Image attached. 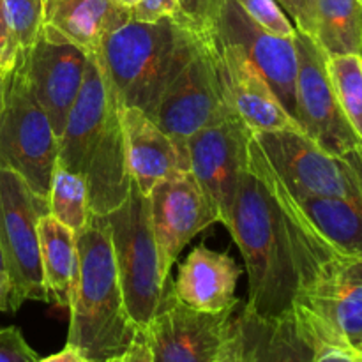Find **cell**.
Listing matches in <instances>:
<instances>
[{
    "label": "cell",
    "instance_id": "cell-1",
    "mask_svg": "<svg viewBox=\"0 0 362 362\" xmlns=\"http://www.w3.org/2000/svg\"><path fill=\"white\" fill-rule=\"evenodd\" d=\"M225 226L247 271L244 311L260 318L288 313L318 267L336 253L285 200L255 138Z\"/></svg>",
    "mask_w": 362,
    "mask_h": 362
},
{
    "label": "cell",
    "instance_id": "cell-2",
    "mask_svg": "<svg viewBox=\"0 0 362 362\" xmlns=\"http://www.w3.org/2000/svg\"><path fill=\"white\" fill-rule=\"evenodd\" d=\"M120 108L98 55L88 53L83 85L59 138L57 165L83 177L94 214H110L129 194Z\"/></svg>",
    "mask_w": 362,
    "mask_h": 362
},
{
    "label": "cell",
    "instance_id": "cell-3",
    "mask_svg": "<svg viewBox=\"0 0 362 362\" xmlns=\"http://www.w3.org/2000/svg\"><path fill=\"white\" fill-rule=\"evenodd\" d=\"M202 39L204 35L182 18H131L108 32L94 53L120 105L141 110L152 119L163 94L189 62Z\"/></svg>",
    "mask_w": 362,
    "mask_h": 362
},
{
    "label": "cell",
    "instance_id": "cell-4",
    "mask_svg": "<svg viewBox=\"0 0 362 362\" xmlns=\"http://www.w3.org/2000/svg\"><path fill=\"white\" fill-rule=\"evenodd\" d=\"M78 279L69 304L66 345L88 362H106L122 354L140 329L127 313L106 216L88 214L76 232Z\"/></svg>",
    "mask_w": 362,
    "mask_h": 362
},
{
    "label": "cell",
    "instance_id": "cell-5",
    "mask_svg": "<svg viewBox=\"0 0 362 362\" xmlns=\"http://www.w3.org/2000/svg\"><path fill=\"white\" fill-rule=\"evenodd\" d=\"M127 313L140 331L177 300L172 278L159 271L148 197L131 180L126 200L106 214Z\"/></svg>",
    "mask_w": 362,
    "mask_h": 362
},
{
    "label": "cell",
    "instance_id": "cell-6",
    "mask_svg": "<svg viewBox=\"0 0 362 362\" xmlns=\"http://www.w3.org/2000/svg\"><path fill=\"white\" fill-rule=\"evenodd\" d=\"M59 138L37 99L32 94L20 64L4 76L0 110V168L16 172L32 193L48 205L57 165Z\"/></svg>",
    "mask_w": 362,
    "mask_h": 362
},
{
    "label": "cell",
    "instance_id": "cell-7",
    "mask_svg": "<svg viewBox=\"0 0 362 362\" xmlns=\"http://www.w3.org/2000/svg\"><path fill=\"white\" fill-rule=\"evenodd\" d=\"M292 310L317 346H361L362 255L336 251L300 290Z\"/></svg>",
    "mask_w": 362,
    "mask_h": 362
},
{
    "label": "cell",
    "instance_id": "cell-8",
    "mask_svg": "<svg viewBox=\"0 0 362 362\" xmlns=\"http://www.w3.org/2000/svg\"><path fill=\"white\" fill-rule=\"evenodd\" d=\"M237 115L226 92L216 39L204 37L179 76L163 94L154 120L187 161V141L204 127Z\"/></svg>",
    "mask_w": 362,
    "mask_h": 362
},
{
    "label": "cell",
    "instance_id": "cell-9",
    "mask_svg": "<svg viewBox=\"0 0 362 362\" xmlns=\"http://www.w3.org/2000/svg\"><path fill=\"white\" fill-rule=\"evenodd\" d=\"M265 159L296 197L339 198L362 189V148L336 156L300 129L255 133Z\"/></svg>",
    "mask_w": 362,
    "mask_h": 362
},
{
    "label": "cell",
    "instance_id": "cell-10",
    "mask_svg": "<svg viewBox=\"0 0 362 362\" xmlns=\"http://www.w3.org/2000/svg\"><path fill=\"white\" fill-rule=\"evenodd\" d=\"M49 212L16 172L0 168V250L13 285V308L27 300L49 303L39 253L37 223Z\"/></svg>",
    "mask_w": 362,
    "mask_h": 362
},
{
    "label": "cell",
    "instance_id": "cell-11",
    "mask_svg": "<svg viewBox=\"0 0 362 362\" xmlns=\"http://www.w3.org/2000/svg\"><path fill=\"white\" fill-rule=\"evenodd\" d=\"M297 90L296 122L318 147L343 156L362 148V141L345 119L329 76L327 55L306 34H296Z\"/></svg>",
    "mask_w": 362,
    "mask_h": 362
},
{
    "label": "cell",
    "instance_id": "cell-12",
    "mask_svg": "<svg viewBox=\"0 0 362 362\" xmlns=\"http://www.w3.org/2000/svg\"><path fill=\"white\" fill-rule=\"evenodd\" d=\"M251 138L250 127L233 115L204 127L187 141L189 172L221 225L228 221L240 175L247 166Z\"/></svg>",
    "mask_w": 362,
    "mask_h": 362
},
{
    "label": "cell",
    "instance_id": "cell-13",
    "mask_svg": "<svg viewBox=\"0 0 362 362\" xmlns=\"http://www.w3.org/2000/svg\"><path fill=\"white\" fill-rule=\"evenodd\" d=\"M148 209L158 246L159 271L163 278L170 279L172 267L184 247L194 235L218 223V216L191 172L152 187Z\"/></svg>",
    "mask_w": 362,
    "mask_h": 362
},
{
    "label": "cell",
    "instance_id": "cell-14",
    "mask_svg": "<svg viewBox=\"0 0 362 362\" xmlns=\"http://www.w3.org/2000/svg\"><path fill=\"white\" fill-rule=\"evenodd\" d=\"M235 308L207 313L175 300L145 329L154 362L218 361L232 338Z\"/></svg>",
    "mask_w": 362,
    "mask_h": 362
},
{
    "label": "cell",
    "instance_id": "cell-15",
    "mask_svg": "<svg viewBox=\"0 0 362 362\" xmlns=\"http://www.w3.org/2000/svg\"><path fill=\"white\" fill-rule=\"evenodd\" d=\"M88 52L66 39L41 32L20 66L32 94L60 138L87 73Z\"/></svg>",
    "mask_w": 362,
    "mask_h": 362
},
{
    "label": "cell",
    "instance_id": "cell-16",
    "mask_svg": "<svg viewBox=\"0 0 362 362\" xmlns=\"http://www.w3.org/2000/svg\"><path fill=\"white\" fill-rule=\"evenodd\" d=\"M216 39L235 45L246 53L271 85L283 108L296 119L297 48L296 37H283L255 23L235 0L223 2Z\"/></svg>",
    "mask_w": 362,
    "mask_h": 362
},
{
    "label": "cell",
    "instance_id": "cell-17",
    "mask_svg": "<svg viewBox=\"0 0 362 362\" xmlns=\"http://www.w3.org/2000/svg\"><path fill=\"white\" fill-rule=\"evenodd\" d=\"M216 45L230 103L251 133L300 129L246 53L239 46L218 39Z\"/></svg>",
    "mask_w": 362,
    "mask_h": 362
},
{
    "label": "cell",
    "instance_id": "cell-18",
    "mask_svg": "<svg viewBox=\"0 0 362 362\" xmlns=\"http://www.w3.org/2000/svg\"><path fill=\"white\" fill-rule=\"evenodd\" d=\"M131 180L148 197L163 180L189 172L172 138L141 110L120 108Z\"/></svg>",
    "mask_w": 362,
    "mask_h": 362
},
{
    "label": "cell",
    "instance_id": "cell-19",
    "mask_svg": "<svg viewBox=\"0 0 362 362\" xmlns=\"http://www.w3.org/2000/svg\"><path fill=\"white\" fill-rule=\"evenodd\" d=\"M239 278V265L228 253L200 244L179 265L173 292L179 303L193 310L219 313L239 304L235 299Z\"/></svg>",
    "mask_w": 362,
    "mask_h": 362
},
{
    "label": "cell",
    "instance_id": "cell-20",
    "mask_svg": "<svg viewBox=\"0 0 362 362\" xmlns=\"http://www.w3.org/2000/svg\"><path fill=\"white\" fill-rule=\"evenodd\" d=\"M131 18L133 11L113 0H42L41 32L94 53L108 32Z\"/></svg>",
    "mask_w": 362,
    "mask_h": 362
},
{
    "label": "cell",
    "instance_id": "cell-21",
    "mask_svg": "<svg viewBox=\"0 0 362 362\" xmlns=\"http://www.w3.org/2000/svg\"><path fill=\"white\" fill-rule=\"evenodd\" d=\"M243 362H313L317 345L290 310L276 318H260L247 311L237 317Z\"/></svg>",
    "mask_w": 362,
    "mask_h": 362
},
{
    "label": "cell",
    "instance_id": "cell-22",
    "mask_svg": "<svg viewBox=\"0 0 362 362\" xmlns=\"http://www.w3.org/2000/svg\"><path fill=\"white\" fill-rule=\"evenodd\" d=\"M272 175L285 200L322 240L338 253L362 255V189L339 198L296 197L274 170Z\"/></svg>",
    "mask_w": 362,
    "mask_h": 362
},
{
    "label": "cell",
    "instance_id": "cell-23",
    "mask_svg": "<svg viewBox=\"0 0 362 362\" xmlns=\"http://www.w3.org/2000/svg\"><path fill=\"white\" fill-rule=\"evenodd\" d=\"M37 233L42 276L49 303L69 310L78 279L76 233L49 212L39 218Z\"/></svg>",
    "mask_w": 362,
    "mask_h": 362
},
{
    "label": "cell",
    "instance_id": "cell-24",
    "mask_svg": "<svg viewBox=\"0 0 362 362\" xmlns=\"http://www.w3.org/2000/svg\"><path fill=\"white\" fill-rule=\"evenodd\" d=\"M310 37L327 57L362 55V4L359 0H317Z\"/></svg>",
    "mask_w": 362,
    "mask_h": 362
},
{
    "label": "cell",
    "instance_id": "cell-25",
    "mask_svg": "<svg viewBox=\"0 0 362 362\" xmlns=\"http://www.w3.org/2000/svg\"><path fill=\"white\" fill-rule=\"evenodd\" d=\"M42 28V0H0V71L20 64Z\"/></svg>",
    "mask_w": 362,
    "mask_h": 362
},
{
    "label": "cell",
    "instance_id": "cell-26",
    "mask_svg": "<svg viewBox=\"0 0 362 362\" xmlns=\"http://www.w3.org/2000/svg\"><path fill=\"white\" fill-rule=\"evenodd\" d=\"M48 209L49 214L59 219L62 225L73 230L74 233L80 232L90 214L88 189L83 177L55 165L52 186H49Z\"/></svg>",
    "mask_w": 362,
    "mask_h": 362
},
{
    "label": "cell",
    "instance_id": "cell-27",
    "mask_svg": "<svg viewBox=\"0 0 362 362\" xmlns=\"http://www.w3.org/2000/svg\"><path fill=\"white\" fill-rule=\"evenodd\" d=\"M327 67L343 115L362 141V55L327 57Z\"/></svg>",
    "mask_w": 362,
    "mask_h": 362
},
{
    "label": "cell",
    "instance_id": "cell-28",
    "mask_svg": "<svg viewBox=\"0 0 362 362\" xmlns=\"http://www.w3.org/2000/svg\"><path fill=\"white\" fill-rule=\"evenodd\" d=\"M240 9L265 30L283 37H296L297 30L276 0H235Z\"/></svg>",
    "mask_w": 362,
    "mask_h": 362
},
{
    "label": "cell",
    "instance_id": "cell-29",
    "mask_svg": "<svg viewBox=\"0 0 362 362\" xmlns=\"http://www.w3.org/2000/svg\"><path fill=\"white\" fill-rule=\"evenodd\" d=\"M180 16L204 37L216 39L219 14L225 0H177Z\"/></svg>",
    "mask_w": 362,
    "mask_h": 362
},
{
    "label": "cell",
    "instance_id": "cell-30",
    "mask_svg": "<svg viewBox=\"0 0 362 362\" xmlns=\"http://www.w3.org/2000/svg\"><path fill=\"white\" fill-rule=\"evenodd\" d=\"M39 356L18 327H0V362H37Z\"/></svg>",
    "mask_w": 362,
    "mask_h": 362
},
{
    "label": "cell",
    "instance_id": "cell-31",
    "mask_svg": "<svg viewBox=\"0 0 362 362\" xmlns=\"http://www.w3.org/2000/svg\"><path fill=\"white\" fill-rule=\"evenodd\" d=\"M279 4L297 32L311 35L315 27V9L317 0H276Z\"/></svg>",
    "mask_w": 362,
    "mask_h": 362
},
{
    "label": "cell",
    "instance_id": "cell-32",
    "mask_svg": "<svg viewBox=\"0 0 362 362\" xmlns=\"http://www.w3.org/2000/svg\"><path fill=\"white\" fill-rule=\"evenodd\" d=\"M166 16L182 18L177 0H141L133 11V18L140 21H156Z\"/></svg>",
    "mask_w": 362,
    "mask_h": 362
},
{
    "label": "cell",
    "instance_id": "cell-33",
    "mask_svg": "<svg viewBox=\"0 0 362 362\" xmlns=\"http://www.w3.org/2000/svg\"><path fill=\"white\" fill-rule=\"evenodd\" d=\"M106 362H154L145 331H138L134 339L131 341V345L122 354L112 357V359H108Z\"/></svg>",
    "mask_w": 362,
    "mask_h": 362
},
{
    "label": "cell",
    "instance_id": "cell-34",
    "mask_svg": "<svg viewBox=\"0 0 362 362\" xmlns=\"http://www.w3.org/2000/svg\"><path fill=\"white\" fill-rule=\"evenodd\" d=\"M313 362H356L354 350L341 349V346L320 345L317 346Z\"/></svg>",
    "mask_w": 362,
    "mask_h": 362
},
{
    "label": "cell",
    "instance_id": "cell-35",
    "mask_svg": "<svg viewBox=\"0 0 362 362\" xmlns=\"http://www.w3.org/2000/svg\"><path fill=\"white\" fill-rule=\"evenodd\" d=\"M216 362H243V350H240L239 331H237V317L235 324H233L232 338H230L228 345L225 346V350H223V354Z\"/></svg>",
    "mask_w": 362,
    "mask_h": 362
},
{
    "label": "cell",
    "instance_id": "cell-36",
    "mask_svg": "<svg viewBox=\"0 0 362 362\" xmlns=\"http://www.w3.org/2000/svg\"><path fill=\"white\" fill-rule=\"evenodd\" d=\"M0 313H14L13 285L6 272H0Z\"/></svg>",
    "mask_w": 362,
    "mask_h": 362
},
{
    "label": "cell",
    "instance_id": "cell-37",
    "mask_svg": "<svg viewBox=\"0 0 362 362\" xmlns=\"http://www.w3.org/2000/svg\"><path fill=\"white\" fill-rule=\"evenodd\" d=\"M37 362H88L87 357L81 352H78L74 346L66 345L60 352L53 354V356L45 357V359H39Z\"/></svg>",
    "mask_w": 362,
    "mask_h": 362
},
{
    "label": "cell",
    "instance_id": "cell-38",
    "mask_svg": "<svg viewBox=\"0 0 362 362\" xmlns=\"http://www.w3.org/2000/svg\"><path fill=\"white\" fill-rule=\"evenodd\" d=\"M115 4H119V6L126 7V9L129 11H134L138 7V4L141 2V0H113Z\"/></svg>",
    "mask_w": 362,
    "mask_h": 362
},
{
    "label": "cell",
    "instance_id": "cell-39",
    "mask_svg": "<svg viewBox=\"0 0 362 362\" xmlns=\"http://www.w3.org/2000/svg\"><path fill=\"white\" fill-rule=\"evenodd\" d=\"M4 76H6V73L0 71V110H2V98H4Z\"/></svg>",
    "mask_w": 362,
    "mask_h": 362
},
{
    "label": "cell",
    "instance_id": "cell-40",
    "mask_svg": "<svg viewBox=\"0 0 362 362\" xmlns=\"http://www.w3.org/2000/svg\"><path fill=\"white\" fill-rule=\"evenodd\" d=\"M354 357H356V362H362V345L354 350Z\"/></svg>",
    "mask_w": 362,
    "mask_h": 362
},
{
    "label": "cell",
    "instance_id": "cell-41",
    "mask_svg": "<svg viewBox=\"0 0 362 362\" xmlns=\"http://www.w3.org/2000/svg\"><path fill=\"white\" fill-rule=\"evenodd\" d=\"M0 272H6V265H4V257H2V250H0Z\"/></svg>",
    "mask_w": 362,
    "mask_h": 362
},
{
    "label": "cell",
    "instance_id": "cell-42",
    "mask_svg": "<svg viewBox=\"0 0 362 362\" xmlns=\"http://www.w3.org/2000/svg\"><path fill=\"white\" fill-rule=\"evenodd\" d=\"M359 2H361V4H362V0H359Z\"/></svg>",
    "mask_w": 362,
    "mask_h": 362
}]
</instances>
